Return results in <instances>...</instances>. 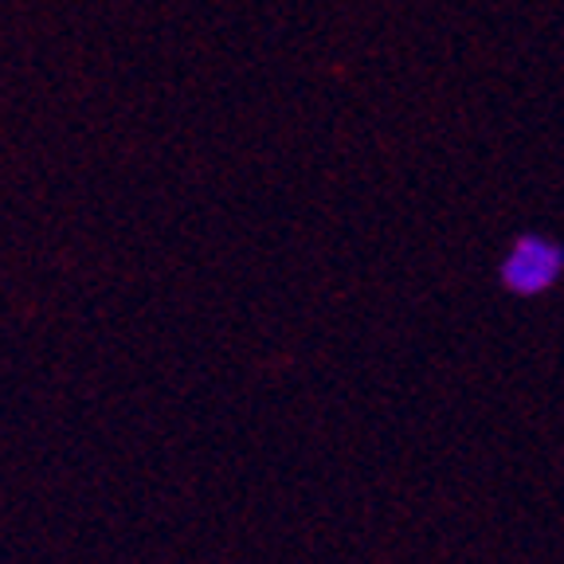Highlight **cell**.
<instances>
[{"label":"cell","mask_w":564,"mask_h":564,"mask_svg":"<svg viewBox=\"0 0 564 564\" xmlns=\"http://www.w3.org/2000/svg\"><path fill=\"white\" fill-rule=\"evenodd\" d=\"M564 279V243L545 231H525L506 247L498 263V282L513 299H541Z\"/></svg>","instance_id":"obj_1"}]
</instances>
